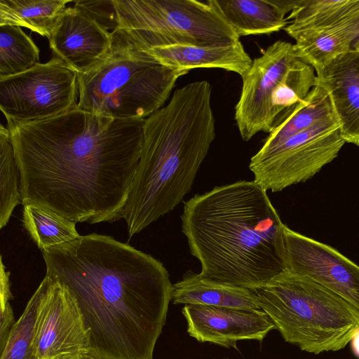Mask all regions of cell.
<instances>
[{"mask_svg":"<svg viewBox=\"0 0 359 359\" xmlns=\"http://www.w3.org/2000/svg\"><path fill=\"white\" fill-rule=\"evenodd\" d=\"M252 290L284 340L302 351H339L359 328V310L309 278L283 271Z\"/></svg>","mask_w":359,"mask_h":359,"instance_id":"6","label":"cell"},{"mask_svg":"<svg viewBox=\"0 0 359 359\" xmlns=\"http://www.w3.org/2000/svg\"><path fill=\"white\" fill-rule=\"evenodd\" d=\"M23 206L24 226L41 251L71 242L80 236L75 222L36 205Z\"/></svg>","mask_w":359,"mask_h":359,"instance_id":"23","label":"cell"},{"mask_svg":"<svg viewBox=\"0 0 359 359\" xmlns=\"http://www.w3.org/2000/svg\"><path fill=\"white\" fill-rule=\"evenodd\" d=\"M117 29L142 50L232 43L240 37L205 1L112 0Z\"/></svg>","mask_w":359,"mask_h":359,"instance_id":"7","label":"cell"},{"mask_svg":"<svg viewBox=\"0 0 359 359\" xmlns=\"http://www.w3.org/2000/svg\"><path fill=\"white\" fill-rule=\"evenodd\" d=\"M79 359H100V358H95L88 353H86V354H83V355H81Z\"/></svg>","mask_w":359,"mask_h":359,"instance_id":"31","label":"cell"},{"mask_svg":"<svg viewBox=\"0 0 359 359\" xmlns=\"http://www.w3.org/2000/svg\"><path fill=\"white\" fill-rule=\"evenodd\" d=\"M212 86L195 81L144 121L140 159L122 218L129 239L180 203L215 137Z\"/></svg>","mask_w":359,"mask_h":359,"instance_id":"4","label":"cell"},{"mask_svg":"<svg viewBox=\"0 0 359 359\" xmlns=\"http://www.w3.org/2000/svg\"><path fill=\"white\" fill-rule=\"evenodd\" d=\"M174 304L261 309L250 289L221 282L201 273H189L173 285Z\"/></svg>","mask_w":359,"mask_h":359,"instance_id":"18","label":"cell"},{"mask_svg":"<svg viewBox=\"0 0 359 359\" xmlns=\"http://www.w3.org/2000/svg\"><path fill=\"white\" fill-rule=\"evenodd\" d=\"M359 13V0H302L287 18L284 30L294 40Z\"/></svg>","mask_w":359,"mask_h":359,"instance_id":"21","label":"cell"},{"mask_svg":"<svg viewBox=\"0 0 359 359\" xmlns=\"http://www.w3.org/2000/svg\"><path fill=\"white\" fill-rule=\"evenodd\" d=\"M1 289H0V351L3 349L10 331L14 324V316L9 301L13 299L9 280L10 273L1 260Z\"/></svg>","mask_w":359,"mask_h":359,"instance_id":"27","label":"cell"},{"mask_svg":"<svg viewBox=\"0 0 359 359\" xmlns=\"http://www.w3.org/2000/svg\"><path fill=\"white\" fill-rule=\"evenodd\" d=\"M20 176L8 128L0 126V228L21 203Z\"/></svg>","mask_w":359,"mask_h":359,"instance_id":"25","label":"cell"},{"mask_svg":"<svg viewBox=\"0 0 359 359\" xmlns=\"http://www.w3.org/2000/svg\"><path fill=\"white\" fill-rule=\"evenodd\" d=\"M334 116L327 94L316 86L303 100L287 109L278 117L257 153H267L318 121Z\"/></svg>","mask_w":359,"mask_h":359,"instance_id":"20","label":"cell"},{"mask_svg":"<svg viewBox=\"0 0 359 359\" xmlns=\"http://www.w3.org/2000/svg\"><path fill=\"white\" fill-rule=\"evenodd\" d=\"M359 36V13L332 27L302 36L294 44L297 57L318 71L348 51Z\"/></svg>","mask_w":359,"mask_h":359,"instance_id":"19","label":"cell"},{"mask_svg":"<svg viewBox=\"0 0 359 359\" xmlns=\"http://www.w3.org/2000/svg\"><path fill=\"white\" fill-rule=\"evenodd\" d=\"M352 48L359 50V36L352 45Z\"/></svg>","mask_w":359,"mask_h":359,"instance_id":"30","label":"cell"},{"mask_svg":"<svg viewBox=\"0 0 359 359\" xmlns=\"http://www.w3.org/2000/svg\"><path fill=\"white\" fill-rule=\"evenodd\" d=\"M182 313L190 336L224 347L244 339L262 341L276 326L262 309L186 304Z\"/></svg>","mask_w":359,"mask_h":359,"instance_id":"14","label":"cell"},{"mask_svg":"<svg viewBox=\"0 0 359 359\" xmlns=\"http://www.w3.org/2000/svg\"><path fill=\"white\" fill-rule=\"evenodd\" d=\"M286 271L309 278L359 310V266L334 248L285 225Z\"/></svg>","mask_w":359,"mask_h":359,"instance_id":"12","label":"cell"},{"mask_svg":"<svg viewBox=\"0 0 359 359\" xmlns=\"http://www.w3.org/2000/svg\"><path fill=\"white\" fill-rule=\"evenodd\" d=\"M39 50L19 26H0V78L23 72L36 65Z\"/></svg>","mask_w":359,"mask_h":359,"instance_id":"24","label":"cell"},{"mask_svg":"<svg viewBox=\"0 0 359 359\" xmlns=\"http://www.w3.org/2000/svg\"><path fill=\"white\" fill-rule=\"evenodd\" d=\"M350 343L353 354L359 358V328L354 333Z\"/></svg>","mask_w":359,"mask_h":359,"instance_id":"29","label":"cell"},{"mask_svg":"<svg viewBox=\"0 0 359 359\" xmlns=\"http://www.w3.org/2000/svg\"><path fill=\"white\" fill-rule=\"evenodd\" d=\"M41 252L46 275L65 285L76 301L88 332V354L153 359L173 293L160 261L97 233Z\"/></svg>","mask_w":359,"mask_h":359,"instance_id":"2","label":"cell"},{"mask_svg":"<svg viewBox=\"0 0 359 359\" xmlns=\"http://www.w3.org/2000/svg\"><path fill=\"white\" fill-rule=\"evenodd\" d=\"M68 0H0V26L25 27L48 37Z\"/></svg>","mask_w":359,"mask_h":359,"instance_id":"22","label":"cell"},{"mask_svg":"<svg viewBox=\"0 0 359 359\" xmlns=\"http://www.w3.org/2000/svg\"><path fill=\"white\" fill-rule=\"evenodd\" d=\"M346 143L335 116L323 119L265 154L256 153L249 168L266 191H280L313 177Z\"/></svg>","mask_w":359,"mask_h":359,"instance_id":"9","label":"cell"},{"mask_svg":"<svg viewBox=\"0 0 359 359\" xmlns=\"http://www.w3.org/2000/svg\"><path fill=\"white\" fill-rule=\"evenodd\" d=\"M327 94L341 137L359 146V50L351 48L316 72Z\"/></svg>","mask_w":359,"mask_h":359,"instance_id":"15","label":"cell"},{"mask_svg":"<svg viewBox=\"0 0 359 359\" xmlns=\"http://www.w3.org/2000/svg\"><path fill=\"white\" fill-rule=\"evenodd\" d=\"M145 119H116L75 107L56 116L8 123L21 203L73 222L122 218L139 163Z\"/></svg>","mask_w":359,"mask_h":359,"instance_id":"1","label":"cell"},{"mask_svg":"<svg viewBox=\"0 0 359 359\" xmlns=\"http://www.w3.org/2000/svg\"><path fill=\"white\" fill-rule=\"evenodd\" d=\"M302 0H208V3L241 38L270 34L284 29L289 21L285 15Z\"/></svg>","mask_w":359,"mask_h":359,"instance_id":"17","label":"cell"},{"mask_svg":"<svg viewBox=\"0 0 359 359\" xmlns=\"http://www.w3.org/2000/svg\"><path fill=\"white\" fill-rule=\"evenodd\" d=\"M38 302L39 292L36 290L11 328L0 359H39L32 345Z\"/></svg>","mask_w":359,"mask_h":359,"instance_id":"26","label":"cell"},{"mask_svg":"<svg viewBox=\"0 0 359 359\" xmlns=\"http://www.w3.org/2000/svg\"><path fill=\"white\" fill-rule=\"evenodd\" d=\"M74 6L81 8L110 32L117 29L116 11L110 1H77Z\"/></svg>","mask_w":359,"mask_h":359,"instance_id":"28","label":"cell"},{"mask_svg":"<svg viewBox=\"0 0 359 359\" xmlns=\"http://www.w3.org/2000/svg\"><path fill=\"white\" fill-rule=\"evenodd\" d=\"M297 55L294 44L277 41L252 60L243 76L235 107L240 135L248 141L259 132L269 133L278 117L303 100L316 85V74Z\"/></svg>","mask_w":359,"mask_h":359,"instance_id":"8","label":"cell"},{"mask_svg":"<svg viewBox=\"0 0 359 359\" xmlns=\"http://www.w3.org/2000/svg\"><path fill=\"white\" fill-rule=\"evenodd\" d=\"M78 73L57 57L0 78V109L8 123L56 116L77 106Z\"/></svg>","mask_w":359,"mask_h":359,"instance_id":"10","label":"cell"},{"mask_svg":"<svg viewBox=\"0 0 359 359\" xmlns=\"http://www.w3.org/2000/svg\"><path fill=\"white\" fill-rule=\"evenodd\" d=\"M266 191L241 180L184 202L182 230L201 275L255 290L285 270V224Z\"/></svg>","mask_w":359,"mask_h":359,"instance_id":"3","label":"cell"},{"mask_svg":"<svg viewBox=\"0 0 359 359\" xmlns=\"http://www.w3.org/2000/svg\"><path fill=\"white\" fill-rule=\"evenodd\" d=\"M48 40L53 56L78 74L89 71L104 60L112 46L111 32L76 6L62 11Z\"/></svg>","mask_w":359,"mask_h":359,"instance_id":"13","label":"cell"},{"mask_svg":"<svg viewBox=\"0 0 359 359\" xmlns=\"http://www.w3.org/2000/svg\"><path fill=\"white\" fill-rule=\"evenodd\" d=\"M161 65L189 72L196 68H216L238 74L243 77L252 60L240 41L202 46H170L143 50Z\"/></svg>","mask_w":359,"mask_h":359,"instance_id":"16","label":"cell"},{"mask_svg":"<svg viewBox=\"0 0 359 359\" xmlns=\"http://www.w3.org/2000/svg\"><path fill=\"white\" fill-rule=\"evenodd\" d=\"M111 36L108 56L78 74L77 107L116 119H146L163 107L177 80L189 72L161 65L118 29Z\"/></svg>","mask_w":359,"mask_h":359,"instance_id":"5","label":"cell"},{"mask_svg":"<svg viewBox=\"0 0 359 359\" xmlns=\"http://www.w3.org/2000/svg\"><path fill=\"white\" fill-rule=\"evenodd\" d=\"M36 290L39 302L32 345L37 358L79 359L88 353V332L69 290L46 275Z\"/></svg>","mask_w":359,"mask_h":359,"instance_id":"11","label":"cell"}]
</instances>
